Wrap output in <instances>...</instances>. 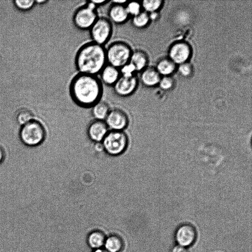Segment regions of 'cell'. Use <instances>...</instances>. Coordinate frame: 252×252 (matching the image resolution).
Returning a JSON list of instances; mask_svg holds the SVG:
<instances>
[{"label": "cell", "instance_id": "obj_1", "mask_svg": "<svg viewBox=\"0 0 252 252\" xmlns=\"http://www.w3.org/2000/svg\"><path fill=\"white\" fill-rule=\"evenodd\" d=\"M103 92V85L97 76L78 73L69 85L71 99L83 108H91L101 99Z\"/></svg>", "mask_w": 252, "mask_h": 252}, {"label": "cell", "instance_id": "obj_2", "mask_svg": "<svg viewBox=\"0 0 252 252\" xmlns=\"http://www.w3.org/2000/svg\"><path fill=\"white\" fill-rule=\"evenodd\" d=\"M74 64L78 73L97 76L107 64L105 46L92 41L85 43L77 50Z\"/></svg>", "mask_w": 252, "mask_h": 252}, {"label": "cell", "instance_id": "obj_3", "mask_svg": "<svg viewBox=\"0 0 252 252\" xmlns=\"http://www.w3.org/2000/svg\"><path fill=\"white\" fill-rule=\"evenodd\" d=\"M132 51L131 46L126 42L113 41L105 48L107 63L120 69L129 63Z\"/></svg>", "mask_w": 252, "mask_h": 252}, {"label": "cell", "instance_id": "obj_4", "mask_svg": "<svg viewBox=\"0 0 252 252\" xmlns=\"http://www.w3.org/2000/svg\"><path fill=\"white\" fill-rule=\"evenodd\" d=\"M104 151L111 156H118L126 150L128 139L124 131L109 130L101 142Z\"/></svg>", "mask_w": 252, "mask_h": 252}, {"label": "cell", "instance_id": "obj_5", "mask_svg": "<svg viewBox=\"0 0 252 252\" xmlns=\"http://www.w3.org/2000/svg\"><path fill=\"white\" fill-rule=\"evenodd\" d=\"M99 17L97 7L90 0L77 8L72 16L75 27L82 31L88 30Z\"/></svg>", "mask_w": 252, "mask_h": 252}, {"label": "cell", "instance_id": "obj_6", "mask_svg": "<svg viewBox=\"0 0 252 252\" xmlns=\"http://www.w3.org/2000/svg\"><path fill=\"white\" fill-rule=\"evenodd\" d=\"M19 135L20 139L25 145L35 147L44 141L46 132L40 123L32 120L21 126Z\"/></svg>", "mask_w": 252, "mask_h": 252}, {"label": "cell", "instance_id": "obj_7", "mask_svg": "<svg viewBox=\"0 0 252 252\" xmlns=\"http://www.w3.org/2000/svg\"><path fill=\"white\" fill-rule=\"evenodd\" d=\"M91 41L105 46L113 31V24L105 17H99L89 30Z\"/></svg>", "mask_w": 252, "mask_h": 252}, {"label": "cell", "instance_id": "obj_8", "mask_svg": "<svg viewBox=\"0 0 252 252\" xmlns=\"http://www.w3.org/2000/svg\"><path fill=\"white\" fill-rule=\"evenodd\" d=\"M138 79L136 75H121L112 87L114 93L122 97H128L133 94L138 86Z\"/></svg>", "mask_w": 252, "mask_h": 252}, {"label": "cell", "instance_id": "obj_9", "mask_svg": "<svg viewBox=\"0 0 252 252\" xmlns=\"http://www.w3.org/2000/svg\"><path fill=\"white\" fill-rule=\"evenodd\" d=\"M104 122L109 130L123 131L127 126L129 120L125 111L116 108L110 110Z\"/></svg>", "mask_w": 252, "mask_h": 252}, {"label": "cell", "instance_id": "obj_10", "mask_svg": "<svg viewBox=\"0 0 252 252\" xmlns=\"http://www.w3.org/2000/svg\"><path fill=\"white\" fill-rule=\"evenodd\" d=\"M196 231L194 227L189 224L180 226L176 231L175 239L177 245L187 248L191 246L196 239Z\"/></svg>", "mask_w": 252, "mask_h": 252}, {"label": "cell", "instance_id": "obj_11", "mask_svg": "<svg viewBox=\"0 0 252 252\" xmlns=\"http://www.w3.org/2000/svg\"><path fill=\"white\" fill-rule=\"evenodd\" d=\"M191 54V48L188 43L178 41L174 43L170 48V59L175 63L182 64L187 62Z\"/></svg>", "mask_w": 252, "mask_h": 252}, {"label": "cell", "instance_id": "obj_12", "mask_svg": "<svg viewBox=\"0 0 252 252\" xmlns=\"http://www.w3.org/2000/svg\"><path fill=\"white\" fill-rule=\"evenodd\" d=\"M109 131L104 121L94 120L89 125L87 133L92 141L99 143L102 142Z\"/></svg>", "mask_w": 252, "mask_h": 252}, {"label": "cell", "instance_id": "obj_13", "mask_svg": "<svg viewBox=\"0 0 252 252\" xmlns=\"http://www.w3.org/2000/svg\"><path fill=\"white\" fill-rule=\"evenodd\" d=\"M108 19L112 24L123 25L129 19L125 5L111 3L107 12Z\"/></svg>", "mask_w": 252, "mask_h": 252}, {"label": "cell", "instance_id": "obj_14", "mask_svg": "<svg viewBox=\"0 0 252 252\" xmlns=\"http://www.w3.org/2000/svg\"><path fill=\"white\" fill-rule=\"evenodd\" d=\"M101 83L109 87H113L121 76L120 69L107 64L99 74Z\"/></svg>", "mask_w": 252, "mask_h": 252}, {"label": "cell", "instance_id": "obj_15", "mask_svg": "<svg viewBox=\"0 0 252 252\" xmlns=\"http://www.w3.org/2000/svg\"><path fill=\"white\" fill-rule=\"evenodd\" d=\"M141 72V81L146 86H155L160 80V74L157 69L153 67L147 66Z\"/></svg>", "mask_w": 252, "mask_h": 252}, {"label": "cell", "instance_id": "obj_16", "mask_svg": "<svg viewBox=\"0 0 252 252\" xmlns=\"http://www.w3.org/2000/svg\"><path fill=\"white\" fill-rule=\"evenodd\" d=\"M148 62V57L144 51L140 49L133 50L129 63L133 66L136 72L141 71Z\"/></svg>", "mask_w": 252, "mask_h": 252}, {"label": "cell", "instance_id": "obj_17", "mask_svg": "<svg viewBox=\"0 0 252 252\" xmlns=\"http://www.w3.org/2000/svg\"><path fill=\"white\" fill-rule=\"evenodd\" d=\"M92 114L95 120L104 121L111 109L108 103L101 99L92 107Z\"/></svg>", "mask_w": 252, "mask_h": 252}, {"label": "cell", "instance_id": "obj_18", "mask_svg": "<svg viewBox=\"0 0 252 252\" xmlns=\"http://www.w3.org/2000/svg\"><path fill=\"white\" fill-rule=\"evenodd\" d=\"M105 239V236L102 232L94 231L89 234L88 243L91 248L96 250L100 249L104 245Z\"/></svg>", "mask_w": 252, "mask_h": 252}, {"label": "cell", "instance_id": "obj_19", "mask_svg": "<svg viewBox=\"0 0 252 252\" xmlns=\"http://www.w3.org/2000/svg\"><path fill=\"white\" fill-rule=\"evenodd\" d=\"M175 67V63L170 59L165 58L158 63L156 69L160 74L168 76L174 71Z\"/></svg>", "mask_w": 252, "mask_h": 252}, {"label": "cell", "instance_id": "obj_20", "mask_svg": "<svg viewBox=\"0 0 252 252\" xmlns=\"http://www.w3.org/2000/svg\"><path fill=\"white\" fill-rule=\"evenodd\" d=\"M105 250L108 252H119L123 247L121 238L116 235H111L105 239Z\"/></svg>", "mask_w": 252, "mask_h": 252}, {"label": "cell", "instance_id": "obj_21", "mask_svg": "<svg viewBox=\"0 0 252 252\" xmlns=\"http://www.w3.org/2000/svg\"><path fill=\"white\" fill-rule=\"evenodd\" d=\"M150 21L149 14L145 11H141L135 16L132 17L131 24L132 26L137 29L145 28Z\"/></svg>", "mask_w": 252, "mask_h": 252}, {"label": "cell", "instance_id": "obj_22", "mask_svg": "<svg viewBox=\"0 0 252 252\" xmlns=\"http://www.w3.org/2000/svg\"><path fill=\"white\" fill-rule=\"evenodd\" d=\"M161 3L162 1L160 0H145L141 2V5L145 12L152 13L156 12Z\"/></svg>", "mask_w": 252, "mask_h": 252}, {"label": "cell", "instance_id": "obj_23", "mask_svg": "<svg viewBox=\"0 0 252 252\" xmlns=\"http://www.w3.org/2000/svg\"><path fill=\"white\" fill-rule=\"evenodd\" d=\"M33 120L32 114L28 110L23 109L20 110L16 115V120L19 124L22 126Z\"/></svg>", "mask_w": 252, "mask_h": 252}, {"label": "cell", "instance_id": "obj_24", "mask_svg": "<svg viewBox=\"0 0 252 252\" xmlns=\"http://www.w3.org/2000/svg\"><path fill=\"white\" fill-rule=\"evenodd\" d=\"M125 6L130 17L135 16L141 11V3L137 1H128Z\"/></svg>", "mask_w": 252, "mask_h": 252}, {"label": "cell", "instance_id": "obj_25", "mask_svg": "<svg viewBox=\"0 0 252 252\" xmlns=\"http://www.w3.org/2000/svg\"><path fill=\"white\" fill-rule=\"evenodd\" d=\"M173 83V79L168 76H164L159 81L160 87L164 90H168L172 88Z\"/></svg>", "mask_w": 252, "mask_h": 252}, {"label": "cell", "instance_id": "obj_26", "mask_svg": "<svg viewBox=\"0 0 252 252\" xmlns=\"http://www.w3.org/2000/svg\"><path fill=\"white\" fill-rule=\"evenodd\" d=\"M180 72L185 76L190 75L192 71L191 65L187 62L180 64L179 67Z\"/></svg>", "mask_w": 252, "mask_h": 252}, {"label": "cell", "instance_id": "obj_27", "mask_svg": "<svg viewBox=\"0 0 252 252\" xmlns=\"http://www.w3.org/2000/svg\"><path fill=\"white\" fill-rule=\"evenodd\" d=\"M121 74L123 75H132L136 72L133 66L128 63L120 69Z\"/></svg>", "mask_w": 252, "mask_h": 252}, {"label": "cell", "instance_id": "obj_28", "mask_svg": "<svg viewBox=\"0 0 252 252\" xmlns=\"http://www.w3.org/2000/svg\"><path fill=\"white\" fill-rule=\"evenodd\" d=\"M16 6L22 9H28L31 8L33 4V0H15L14 1Z\"/></svg>", "mask_w": 252, "mask_h": 252}, {"label": "cell", "instance_id": "obj_29", "mask_svg": "<svg viewBox=\"0 0 252 252\" xmlns=\"http://www.w3.org/2000/svg\"><path fill=\"white\" fill-rule=\"evenodd\" d=\"M90 1L95 5L97 8L104 5H105L110 2V1L106 0H90Z\"/></svg>", "mask_w": 252, "mask_h": 252}, {"label": "cell", "instance_id": "obj_30", "mask_svg": "<svg viewBox=\"0 0 252 252\" xmlns=\"http://www.w3.org/2000/svg\"><path fill=\"white\" fill-rule=\"evenodd\" d=\"M171 252H188V250L185 247L177 245L172 249Z\"/></svg>", "mask_w": 252, "mask_h": 252}, {"label": "cell", "instance_id": "obj_31", "mask_svg": "<svg viewBox=\"0 0 252 252\" xmlns=\"http://www.w3.org/2000/svg\"><path fill=\"white\" fill-rule=\"evenodd\" d=\"M128 2V0H111L110 1V2L111 3L117 4H122V5H126V3Z\"/></svg>", "mask_w": 252, "mask_h": 252}, {"label": "cell", "instance_id": "obj_32", "mask_svg": "<svg viewBox=\"0 0 252 252\" xmlns=\"http://www.w3.org/2000/svg\"><path fill=\"white\" fill-rule=\"evenodd\" d=\"M5 153L3 149L0 146V163H1L4 159Z\"/></svg>", "mask_w": 252, "mask_h": 252}, {"label": "cell", "instance_id": "obj_33", "mask_svg": "<svg viewBox=\"0 0 252 252\" xmlns=\"http://www.w3.org/2000/svg\"><path fill=\"white\" fill-rule=\"evenodd\" d=\"M158 17V14L156 12H152L149 15L150 19L155 20Z\"/></svg>", "mask_w": 252, "mask_h": 252}, {"label": "cell", "instance_id": "obj_34", "mask_svg": "<svg viewBox=\"0 0 252 252\" xmlns=\"http://www.w3.org/2000/svg\"><path fill=\"white\" fill-rule=\"evenodd\" d=\"M94 252H107L105 249H98L95 250Z\"/></svg>", "mask_w": 252, "mask_h": 252}]
</instances>
